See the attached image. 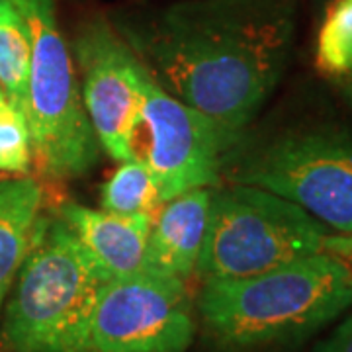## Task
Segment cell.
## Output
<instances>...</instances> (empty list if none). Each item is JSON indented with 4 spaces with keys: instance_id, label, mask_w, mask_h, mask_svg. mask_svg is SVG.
Here are the masks:
<instances>
[{
    "instance_id": "cell-3",
    "label": "cell",
    "mask_w": 352,
    "mask_h": 352,
    "mask_svg": "<svg viewBox=\"0 0 352 352\" xmlns=\"http://www.w3.org/2000/svg\"><path fill=\"white\" fill-rule=\"evenodd\" d=\"M102 274L61 217L41 215L2 319L12 352H87Z\"/></svg>"
},
{
    "instance_id": "cell-13",
    "label": "cell",
    "mask_w": 352,
    "mask_h": 352,
    "mask_svg": "<svg viewBox=\"0 0 352 352\" xmlns=\"http://www.w3.org/2000/svg\"><path fill=\"white\" fill-rule=\"evenodd\" d=\"M30 75V36L12 0H0V87L25 116Z\"/></svg>"
},
{
    "instance_id": "cell-6",
    "label": "cell",
    "mask_w": 352,
    "mask_h": 352,
    "mask_svg": "<svg viewBox=\"0 0 352 352\" xmlns=\"http://www.w3.org/2000/svg\"><path fill=\"white\" fill-rule=\"evenodd\" d=\"M229 182L298 204L335 231H352V139L333 129H294L227 153Z\"/></svg>"
},
{
    "instance_id": "cell-4",
    "label": "cell",
    "mask_w": 352,
    "mask_h": 352,
    "mask_svg": "<svg viewBox=\"0 0 352 352\" xmlns=\"http://www.w3.org/2000/svg\"><path fill=\"white\" fill-rule=\"evenodd\" d=\"M329 233L327 226L274 192L241 182L215 186L194 274L204 282L256 276L323 252Z\"/></svg>"
},
{
    "instance_id": "cell-9",
    "label": "cell",
    "mask_w": 352,
    "mask_h": 352,
    "mask_svg": "<svg viewBox=\"0 0 352 352\" xmlns=\"http://www.w3.org/2000/svg\"><path fill=\"white\" fill-rule=\"evenodd\" d=\"M75 57L90 126L108 157L124 163L133 157L143 65L120 32L102 18L88 22L78 32Z\"/></svg>"
},
{
    "instance_id": "cell-15",
    "label": "cell",
    "mask_w": 352,
    "mask_h": 352,
    "mask_svg": "<svg viewBox=\"0 0 352 352\" xmlns=\"http://www.w3.org/2000/svg\"><path fill=\"white\" fill-rule=\"evenodd\" d=\"M315 61L321 73L344 76L352 67V0H335L329 6L317 36Z\"/></svg>"
},
{
    "instance_id": "cell-12",
    "label": "cell",
    "mask_w": 352,
    "mask_h": 352,
    "mask_svg": "<svg viewBox=\"0 0 352 352\" xmlns=\"http://www.w3.org/2000/svg\"><path fill=\"white\" fill-rule=\"evenodd\" d=\"M43 192L34 178L0 182V315L36 237Z\"/></svg>"
},
{
    "instance_id": "cell-16",
    "label": "cell",
    "mask_w": 352,
    "mask_h": 352,
    "mask_svg": "<svg viewBox=\"0 0 352 352\" xmlns=\"http://www.w3.org/2000/svg\"><path fill=\"white\" fill-rule=\"evenodd\" d=\"M34 163L25 116L8 100L0 102V173L28 175Z\"/></svg>"
},
{
    "instance_id": "cell-10",
    "label": "cell",
    "mask_w": 352,
    "mask_h": 352,
    "mask_svg": "<svg viewBox=\"0 0 352 352\" xmlns=\"http://www.w3.org/2000/svg\"><path fill=\"white\" fill-rule=\"evenodd\" d=\"M59 217L108 280L145 270L147 243L155 217L112 214L75 201L65 204Z\"/></svg>"
},
{
    "instance_id": "cell-5",
    "label": "cell",
    "mask_w": 352,
    "mask_h": 352,
    "mask_svg": "<svg viewBox=\"0 0 352 352\" xmlns=\"http://www.w3.org/2000/svg\"><path fill=\"white\" fill-rule=\"evenodd\" d=\"M30 36L25 120L39 168L53 178L85 176L98 163L100 143L90 126L75 63L55 0H12Z\"/></svg>"
},
{
    "instance_id": "cell-19",
    "label": "cell",
    "mask_w": 352,
    "mask_h": 352,
    "mask_svg": "<svg viewBox=\"0 0 352 352\" xmlns=\"http://www.w3.org/2000/svg\"><path fill=\"white\" fill-rule=\"evenodd\" d=\"M342 78V82H344V92H346V98L351 100L352 104V67H351V71L346 73L344 76H340Z\"/></svg>"
},
{
    "instance_id": "cell-17",
    "label": "cell",
    "mask_w": 352,
    "mask_h": 352,
    "mask_svg": "<svg viewBox=\"0 0 352 352\" xmlns=\"http://www.w3.org/2000/svg\"><path fill=\"white\" fill-rule=\"evenodd\" d=\"M315 352H352V315H349L333 335L317 344Z\"/></svg>"
},
{
    "instance_id": "cell-8",
    "label": "cell",
    "mask_w": 352,
    "mask_h": 352,
    "mask_svg": "<svg viewBox=\"0 0 352 352\" xmlns=\"http://www.w3.org/2000/svg\"><path fill=\"white\" fill-rule=\"evenodd\" d=\"M194 331L186 282L141 270L104 284L87 352H186Z\"/></svg>"
},
{
    "instance_id": "cell-14",
    "label": "cell",
    "mask_w": 352,
    "mask_h": 352,
    "mask_svg": "<svg viewBox=\"0 0 352 352\" xmlns=\"http://www.w3.org/2000/svg\"><path fill=\"white\" fill-rule=\"evenodd\" d=\"M163 196L147 164L131 157L102 186V210L120 215H151L163 208Z\"/></svg>"
},
{
    "instance_id": "cell-11",
    "label": "cell",
    "mask_w": 352,
    "mask_h": 352,
    "mask_svg": "<svg viewBox=\"0 0 352 352\" xmlns=\"http://www.w3.org/2000/svg\"><path fill=\"white\" fill-rule=\"evenodd\" d=\"M212 190L194 188L166 200L157 214L145 254V270L186 282L200 258Z\"/></svg>"
},
{
    "instance_id": "cell-7",
    "label": "cell",
    "mask_w": 352,
    "mask_h": 352,
    "mask_svg": "<svg viewBox=\"0 0 352 352\" xmlns=\"http://www.w3.org/2000/svg\"><path fill=\"white\" fill-rule=\"evenodd\" d=\"M239 138L168 94L143 67L141 113L133 157L147 164L163 200L194 188H215Z\"/></svg>"
},
{
    "instance_id": "cell-1",
    "label": "cell",
    "mask_w": 352,
    "mask_h": 352,
    "mask_svg": "<svg viewBox=\"0 0 352 352\" xmlns=\"http://www.w3.org/2000/svg\"><path fill=\"white\" fill-rule=\"evenodd\" d=\"M294 30V0H188L120 36L159 87L241 139L288 67Z\"/></svg>"
},
{
    "instance_id": "cell-2",
    "label": "cell",
    "mask_w": 352,
    "mask_h": 352,
    "mask_svg": "<svg viewBox=\"0 0 352 352\" xmlns=\"http://www.w3.org/2000/svg\"><path fill=\"white\" fill-rule=\"evenodd\" d=\"M352 305V270L327 252L263 274L204 282L198 309L226 351H254L307 339Z\"/></svg>"
},
{
    "instance_id": "cell-20",
    "label": "cell",
    "mask_w": 352,
    "mask_h": 352,
    "mask_svg": "<svg viewBox=\"0 0 352 352\" xmlns=\"http://www.w3.org/2000/svg\"><path fill=\"white\" fill-rule=\"evenodd\" d=\"M2 100H8V98H6V94H4V90H2V87H0V102Z\"/></svg>"
},
{
    "instance_id": "cell-18",
    "label": "cell",
    "mask_w": 352,
    "mask_h": 352,
    "mask_svg": "<svg viewBox=\"0 0 352 352\" xmlns=\"http://www.w3.org/2000/svg\"><path fill=\"white\" fill-rule=\"evenodd\" d=\"M323 252L339 258L340 263H344L352 270V231L329 233L323 241Z\"/></svg>"
}]
</instances>
